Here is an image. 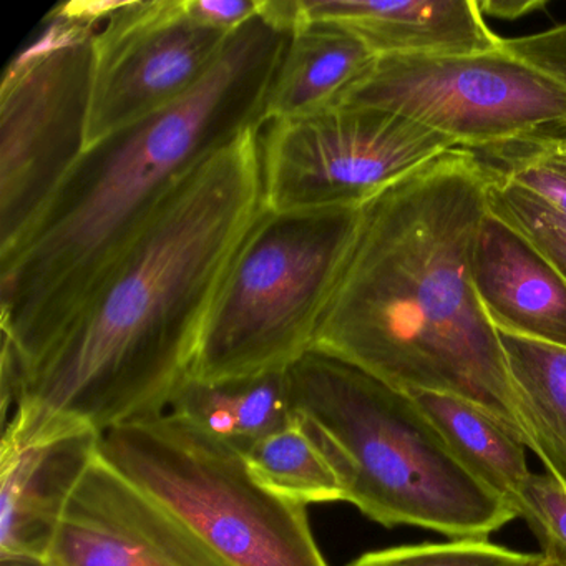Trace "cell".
Wrapping results in <instances>:
<instances>
[{
	"mask_svg": "<svg viewBox=\"0 0 566 566\" xmlns=\"http://www.w3.org/2000/svg\"><path fill=\"white\" fill-rule=\"evenodd\" d=\"M492 175L452 148L360 207L313 349L407 394H450L499 417L528 447L499 331L473 286Z\"/></svg>",
	"mask_w": 566,
	"mask_h": 566,
	"instance_id": "7a4b0ae2",
	"label": "cell"
},
{
	"mask_svg": "<svg viewBox=\"0 0 566 566\" xmlns=\"http://www.w3.org/2000/svg\"><path fill=\"white\" fill-rule=\"evenodd\" d=\"M170 412L243 455L297 419L287 369L221 380L190 376Z\"/></svg>",
	"mask_w": 566,
	"mask_h": 566,
	"instance_id": "2e32d148",
	"label": "cell"
},
{
	"mask_svg": "<svg viewBox=\"0 0 566 566\" xmlns=\"http://www.w3.org/2000/svg\"><path fill=\"white\" fill-rule=\"evenodd\" d=\"M533 566H559V565H556V563H553L552 559L545 558V555H543V558L539 559V562Z\"/></svg>",
	"mask_w": 566,
	"mask_h": 566,
	"instance_id": "4316f807",
	"label": "cell"
},
{
	"mask_svg": "<svg viewBox=\"0 0 566 566\" xmlns=\"http://www.w3.org/2000/svg\"><path fill=\"white\" fill-rule=\"evenodd\" d=\"M457 459L480 483L513 506L530 472L525 443L479 403L450 394H410ZM515 509V506H513Z\"/></svg>",
	"mask_w": 566,
	"mask_h": 566,
	"instance_id": "e0dca14e",
	"label": "cell"
},
{
	"mask_svg": "<svg viewBox=\"0 0 566 566\" xmlns=\"http://www.w3.org/2000/svg\"><path fill=\"white\" fill-rule=\"evenodd\" d=\"M528 449L566 486V347L500 333Z\"/></svg>",
	"mask_w": 566,
	"mask_h": 566,
	"instance_id": "ac0fdd59",
	"label": "cell"
},
{
	"mask_svg": "<svg viewBox=\"0 0 566 566\" xmlns=\"http://www.w3.org/2000/svg\"><path fill=\"white\" fill-rule=\"evenodd\" d=\"M231 35L191 18L185 0L120 2L94 38L85 150L187 97Z\"/></svg>",
	"mask_w": 566,
	"mask_h": 566,
	"instance_id": "30bf717a",
	"label": "cell"
},
{
	"mask_svg": "<svg viewBox=\"0 0 566 566\" xmlns=\"http://www.w3.org/2000/svg\"><path fill=\"white\" fill-rule=\"evenodd\" d=\"M297 15L346 29L384 57H453L495 48L476 0H294Z\"/></svg>",
	"mask_w": 566,
	"mask_h": 566,
	"instance_id": "7c38bea8",
	"label": "cell"
},
{
	"mask_svg": "<svg viewBox=\"0 0 566 566\" xmlns=\"http://www.w3.org/2000/svg\"><path fill=\"white\" fill-rule=\"evenodd\" d=\"M287 373L294 409L339 472L344 502L367 518L485 538L518 516L463 467L410 394L319 350Z\"/></svg>",
	"mask_w": 566,
	"mask_h": 566,
	"instance_id": "277c9868",
	"label": "cell"
},
{
	"mask_svg": "<svg viewBox=\"0 0 566 566\" xmlns=\"http://www.w3.org/2000/svg\"><path fill=\"white\" fill-rule=\"evenodd\" d=\"M244 457L254 479L290 502L307 506L346 499L333 460L300 416Z\"/></svg>",
	"mask_w": 566,
	"mask_h": 566,
	"instance_id": "d6986e66",
	"label": "cell"
},
{
	"mask_svg": "<svg viewBox=\"0 0 566 566\" xmlns=\"http://www.w3.org/2000/svg\"><path fill=\"white\" fill-rule=\"evenodd\" d=\"M42 566H230L185 523L94 457Z\"/></svg>",
	"mask_w": 566,
	"mask_h": 566,
	"instance_id": "8fae6325",
	"label": "cell"
},
{
	"mask_svg": "<svg viewBox=\"0 0 566 566\" xmlns=\"http://www.w3.org/2000/svg\"><path fill=\"white\" fill-rule=\"evenodd\" d=\"M490 175L489 213L525 238L566 283V214L525 188Z\"/></svg>",
	"mask_w": 566,
	"mask_h": 566,
	"instance_id": "ffe728a7",
	"label": "cell"
},
{
	"mask_svg": "<svg viewBox=\"0 0 566 566\" xmlns=\"http://www.w3.org/2000/svg\"><path fill=\"white\" fill-rule=\"evenodd\" d=\"M97 452L230 566H329L306 506L270 492L243 453L174 412L108 430Z\"/></svg>",
	"mask_w": 566,
	"mask_h": 566,
	"instance_id": "8992f818",
	"label": "cell"
},
{
	"mask_svg": "<svg viewBox=\"0 0 566 566\" xmlns=\"http://www.w3.org/2000/svg\"><path fill=\"white\" fill-rule=\"evenodd\" d=\"M260 144L264 207L277 213L363 207L457 148L410 118L360 105L270 122Z\"/></svg>",
	"mask_w": 566,
	"mask_h": 566,
	"instance_id": "9c48e42d",
	"label": "cell"
},
{
	"mask_svg": "<svg viewBox=\"0 0 566 566\" xmlns=\"http://www.w3.org/2000/svg\"><path fill=\"white\" fill-rule=\"evenodd\" d=\"M473 286L500 333L566 347V283L512 228L486 214L475 241Z\"/></svg>",
	"mask_w": 566,
	"mask_h": 566,
	"instance_id": "5bb4252c",
	"label": "cell"
},
{
	"mask_svg": "<svg viewBox=\"0 0 566 566\" xmlns=\"http://www.w3.org/2000/svg\"><path fill=\"white\" fill-rule=\"evenodd\" d=\"M260 125L185 171L19 376L9 442H45L168 412L234 258L264 213Z\"/></svg>",
	"mask_w": 566,
	"mask_h": 566,
	"instance_id": "6da1fadb",
	"label": "cell"
},
{
	"mask_svg": "<svg viewBox=\"0 0 566 566\" xmlns=\"http://www.w3.org/2000/svg\"><path fill=\"white\" fill-rule=\"evenodd\" d=\"M543 553L516 552L483 538L394 546L364 553L349 566H533Z\"/></svg>",
	"mask_w": 566,
	"mask_h": 566,
	"instance_id": "7402d4cb",
	"label": "cell"
},
{
	"mask_svg": "<svg viewBox=\"0 0 566 566\" xmlns=\"http://www.w3.org/2000/svg\"><path fill=\"white\" fill-rule=\"evenodd\" d=\"M360 207L264 210L234 258L198 344L191 377L290 369L313 349Z\"/></svg>",
	"mask_w": 566,
	"mask_h": 566,
	"instance_id": "5b68a950",
	"label": "cell"
},
{
	"mask_svg": "<svg viewBox=\"0 0 566 566\" xmlns=\"http://www.w3.org/2000/svg\"><path fill=\"white\" fill-rule=\"evenodd\" d=\"M264 101L261 124L307 117L340 104L377 57L346 29L297 15Z\"/></svg>",
	"mask_w": 566,
	"mask_h": 566,
	"instance_id": "9a60e30c",
	"label": "cell"
},
{
	"mask_svg": "<svg viewBox=\"0 0 566 566\" xmlns=\"http://www.w3.org/2000/svg\"><path fill=\"white\" fill-rule=\"evenodd\" d=\"M291 28L276 2L238 29L187 97L87 148L21 240L0 254L2 350L18 379L51 346L175 181L261 124Z\"/></svg>",
	"mask_w": 566,
	"mask_h": 566,
	"instance_id": "3957f363",
	"label": "cell"
},
{
	"mask_svg": "<svg viewBox=\"0 0 566 566\" xmlns=\"http://www.w3.org/2000/svg\"><path fill=\"white\" fill-rule=\"evenodd\" d=\"M476 6L485 19L518 21L548 8V2L545 0H476Z\"/></svg>",
	"mask_w": 566,
	"mask_h": 566,
	"instance_id": "d4e9b609",
	"label": "cell"
},
{
	"mask_svg": "<svg viewBox=\"0 0 566 566\" xmlns=\"http://www.w3.org/2000/svg\"><path fill=\"white\" fill-rule=\"evenodd\" d=\"M339 105L382 108L482 151L566 138V22L453 57L377 59Z\"/></svg>",
	"mask_w": 566,
	"mask_h": 566,
	"instance_id": "52a82bcc",
	"label": "cell"
},
{
	"mask_svg": "<svg viewBox=\"0 0 566 566\" xmlns=\"http://www.w3.org/2000/svg\"><path fill=\"white\" fill-rule=\"evenodd\" d=\"M475 154L493 175L525 188L566 214V138L520 142Z\"/></svg>",
	"mask_w": 566,
	"mask_h": 566,
	"instance_id": "44dd1931",
	"label": "cell"
},
{
	"mask_svg": "<svg viewBox=\"0 0 566 566\" xmlns=\"http://www.w3.org/2000/svg\"><path fill=\"white\" fill-rule=\"evenodd\" d=\"M102 24L52 9L0 85V254L44 210L85 151Z\"/></svg>",
	"mask_w": 566,
	"mask_h": 566,
	"instance_id": "ba28073f",
	"label": "cell"
},
{
	"mask_svg": "<svg viewBox=\"0 0 566 566\" xmlns=\"http://www.w3.org/2000/svg\"><path fill=\"white\" fill-rule=\"evenodd\" d=\"M0 566H42L41 563L29 562V559H2Z\"/></svg>",
	"mask_w": 566,
	"mask_h": 566,
	"instance_id": "484cf974",
	"label": "cell"
},
{
	"mask_svg": "<svg viewBox=\"0 0 566 566\" xmlns=\"http://www.w3.org/2000/svg\"><path fill=\"white\" fill-rule=\"evenodd\" d=\"M263 4L264 0H185L191 18L227 34H234L256 18Z\"/></svg>",
	"mask_w": 566,
	"mask_h": 566,
	"instance_id": "cb8c5ba5",
	"label": "cell"
},
{
	"mask_svg": "<svg viewBox=\"0 0 566 566\" xmlns=\"http://www.w3.org/2000/svg\"><path fill=\"white\" fill-rule=\"evenodd\" d=\"M513 506L542 543L545 558L566 566V486L549 473H532Z\"/></svg>",
	"mask_w": 566,
	"mask_h": 566,
	"instance_id": "603a6c76",
	"label": "cell"
},
{
	"mask_svg": "<svg viewBox=\"0 0 566 566\" xmlns=\"http://www.w3.org/2000/svg\"><path fill=\"white\" fill-rule=\"evenodd\" d=\"M97 433L0 443V558L42 563L72 490L97 455Z\"/></svg>",
	"mask_w": 566,
	"mask_h": 566,
	"instance_id": "4fadbf2b",
	"label": "cell"
}]
</instances>
